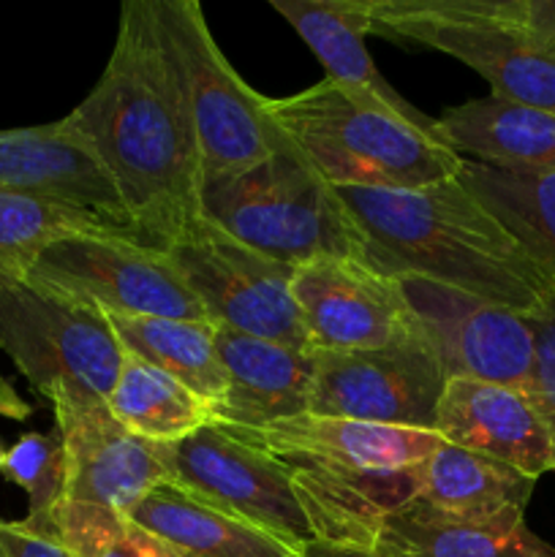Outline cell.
Segmentation results:
<instances>
[{
  "instance_id": "19",
  "label": "cell",
  "mask_w": 555,
  "mask_h": 557,
  "mask_svg": "<svg viewBox=\"0 0 555 557\" xmlns=\"http://www.w3.org/2000/svg\"><path fill=\"white\" fill-rule=\"evenodd\" d=\"M215 348L226 370V395L212 411L215 424L259 430L310 413L316 351L259 341L226 326H215Z\"/></svg>"
},
{
  "instance_id": "33",
  "label": "cell",
  "mask_w": 555,
  "mask_h": 557,
  "mask_svg": "<svg viewBox=\"0 0 555 557\" xmlns=\"http://www.w3.org/2000/svg\"><path fill=\"white\" fill-rule=\"evenodd\" d=\"M30 413H33L30 403L22 400V397L14 392V386L0 375V417L14 419V422H25Z\"/></svg>"
},
{
  "instance_id": "1",
  "label": "cell",
  "mask_w": 555,
  "mask_h": 557,
  "mask_svg": "<svg viewBox=\"0 0 555 557\" xmlns=\"http://www.w3.org/2000/svg\"><path fill=\"white\" fill-rule=\"evenodd\" d=\"M123 199L136 237L166 253L201 221V161L152 0H125L96 87L65 114Z\"/></svg>"
},
{
  "instance_id": "17",
  "label": "cell",
  "mask_w": 555,
  "mask_h": 557,
  "mask_svg": "<svg viewBox=\"0 0 555 557\" xmlns=\"http://www.w3.org/2000/svg\"><path fill=\"white\" fill-rule=\"evenodd\" d=\"M0 188L79 207L139 239L114 183L65 117L36 128L0 131Z\"/></svg>"
},
{
  "instance_id": "29",
  "label": "cell",
  "mask_w": 555,
  "mask_h": 557,
  "mask_svg": "<svg viewBox=\"0 0 555 557\" xmlns=\"http://www.w3.org/2000/svg\"><path fill=\"white\" fill-rule=\"evenodd\" d=\"M533 330V368L526 392L536 406L555 455V294L528 315Z\"/></svg>"
},
{
  "instance_id": "4",
  "label": "cell",
  "mask_w": 555,
  "mask_h": 557,
  "mask_svg": "<svg viewBox=\"0 0 555 557\" xmlns=\"http://www.w3.org/2000/svg\"><path fill=\"white\" fill-rule=\"evenodd\" d=\"M267 112L332 188H422L457 177L466 161L330 79L267 98Z\"/></svg>"
},
{
  "instance_id": "10",
  "label": "cell",
  "mask_w": 555,
  "mask_h": 557,
  "mask_svg": "<svg viewBox=\"0 0 555 557\" xmlns=\"http://www.w3.org/2000/svg\"><path fill=\"white\" fill-rule=\"evenodd\" d=\"M212 326L313 351L292 281L297 267L245 248L201 218L166 250Z\"/></svg>"
},
{
  "instance_id": "28",
  "label": "cell",
  "mask_w": 555,
  "mask_h": 557,
  "mask_svg": "<svg viewBox=\"0 0 555 557\" xmlns=\"http://www.w3.org/2000/svg\"><path fill=\"white\" fill-rule=\"evenodd\" d=\"M0 476L27 493L25 528L54 539V511L65 487V451L58 428L52 433H25L0 460Z\"/></svg>"
},
{
  "instance_id": "13",
  "label": "cell",
  "mask_w": 555,
  "mask_h": 557,
  "mask_svg": "<svg viewBox=\"0 0 555 557\" xmlns=\"http://www.w3.org/2000/svg\"><path fill=\"white\" fill-rule=\"evenodd\" d=\"M411 326L435 354L446 381L471 379L526 389L533 368L528 315L428 277H395Z\"/></svg>"
},
{
  "instance_id": "35",
  "label": "cell",
  "mask_w": 555,
  "mask_h": 557,
  "mask_svg": "<svg viewBox=\"0 0 555 557\" xmlns=\"http://www.w3.org/2000/svg\"><path fill=\"white\" fill-rule=\"evenodd\" d=\"M3 455H5V446L0 444V460H3Z\"/></svg>"
},
{
  "instance_id": "16",
  "label": "cell",
  "mask_w": 555,
  "mask_h": 557,
  "mask_svg": "<svg viewBox=\"0 0 555 557\" xmlns=\"http://www.w3.org/2000/svg\"><path fill=\"white\" fill-rule=\"evenodd\" d=\"M370 3L373 0H272L270 5L308 44L332 85L362 107L392 114L439 147L452 150L441 134L439 120L403 98L375 69L365 47V36L370 33Z\"/></svg>"
},
{
  "instance_id": "32",
  "label": "cell",
  "mask_w": 555,
  "mask_h": 557,
  "mask_svg": "<svg viewBox=\"0 0 555 557\" xmlns=\"http://www.w3.org/2000/svg\"><path fill=\"white\" fill-rule=\"evenodd\" d=\"M98 557H180L163 542L156 533L145 531L136 522H128V525L120 531V536L109 544Z\"/></svg>"
},
{
  "instance_id": "27",
  "label": "cell",
  "mask_w": 555,
  "mask_h": 557,
  "mask_svg": "<svg viewBox=\"0 0 555 557\" xmlns=\"http://www.w3.org/2000/svg\"><path fill=\"white\" fill-rule=\"evenodd\" d=\"M103 232L120 234L103 218L79 207L0 188V283L27 281L44 250L60 239Z\"/></svg>"
},
{
  "instance_id": "21",
  "label": "cell",
  "mask_w": 555,
  "mask_h": 557,
  "mask_svg": "<svg viewBox=\"0 0 555 557\" xmlns=\"http://www.w3.org/2000/svg\"><path fill=\"white\" fill-rule=\"evenodd\" d=\"M452 150L498 169L555 172V114L501 96L471 98L439 114Z\"/></svg>"
},
{
  "instance_id": "3",
  "label": "cell",
  "mask_w": 555,
  "mask_h": 557,
  "mask_svg": "<svg viewBox=\"0 0 555 557\" xmlns=\"http://www.w3.org/2000/svg\"><path fill=\"white\" fill-rule=\"evenodd\" d=\"M229 433L286 468L316 542L370 553L386 517L417 495L419 466L444 444L428 430L316 413Z\"/></svg>"
},
{
  "instance_id": "26",
  "label": "cell",
  "mask_w": 555,
  "mask_h": 557,
  "mask_svg": "<svg viewBox=\"0 0 555 557\" xmlns=\"http://www.w3.org/2000/svg\"><path fill=\"white\" fill-rule=\"evenodd\" d=\"M457 177L547 267L555 281V172L462 161Z\"/></svg>"
},
{
  "instance_id": "22",
  "label": "cell",
  "mask_w": 555,
  "mask_h": 557,
  "mask_svg": "<svg viewBox=\"0 0 555 557\" xmlns=\"http://www.w3.org/2000/svg\"><path fill=\"white\" fill-rule=\"evenodd\" d=\"M131 522L161 536L180 557H299L261 528L207 504L177 482L158 484L131 511Z\"/></svg>"
},
{
  "instance_id": "9",
  "label": "cell",
  "mask_w": 555,
  "mask_h": 557,
  "mask_svg": "<svg viewBox=\"0 0 555 557\" xmlns=\"http://www.w3.org/2000/svg\"><path fill=\"white\" fill-rule=\"evenodd\" d=\"M370 33L460 60L493 96L555 114V54L490 20L473 0H373Z\"/></svg>"
},
{
  "instance_id": "5",
  "label": "cell",
  "mask_w": 555,
  "mask_h": 557,
  "mask_svg": "<svg viewBox=\"0 0 555 557\" xmlns=\"http://www.w3.org/2000/svg\"><path fill=\"white\" fill-rule=\"evenodd\" d=\"M201 218L245 248L288 267L365 256L337 190L305 158L286 152L201 185Z\"/></svg>"
},
{
  "instance_id": "30",
  "label": "cell",
  "mask_w": 555,
  "mask_h": 557,
  "mask_svg": "<svg viewBox=\"0 0 555 557\" xmlns=\"http://www.w3.org/2000/svg\"><path fill=\"white\" fill-rule=\"evenodd\" d=\"M490 20L511 27L526 41L555 54V0H473Z\"/></svg>"
},
{
  "instance_id": "34",
  "label": "cell",
  "mask_w": 555,
  "mask_h": 557,
  "mask_svg": "<svg viewBox=\"0 0 555 557\" xmlns=\"http://www.w3.org/2000/svg\"><path fill=\"white\" fill-rule=\"evenodd\" d=\"M299 557H375L370 549H351V547H335V544L313 542L303 549Z\"/></svg>"
},
{
  "instance_id": "8",
  "label": "cell",
  "mask_w": 555,
  "mask_h": 557,
  "mask_svg": "<svg viewBox=\"0 0 555 557\" xmlns=\"http://www.w3.org/2000/svg\"><path fill=\"white\" fill-rule=\"evenodd\" d=\"M0 351L49 403H107L125 351L98 308L33 283H0Z\"/></svg>"
},
{
  "instance_id": "20",
  "label": "cell",
  "mask_w": 555,
  "mask_h": 557,
  "mask_svg": "<svg viewBox=\"0 0 555 557\" xmlns=\"http://www.w3.org/2000/svg\"><path fill=\"white\" fill-rule=\"evenodd\" d=\"M536 482L506 462L444 441L419 466L417 495L406 506L441 522L515 525L526 522Z\"/></svg>"
},
{
  "instance_id": "15",
  "label": "cell",
  "mask_w": 555,
  "mask_h": 557,
  "mask_svg": "<svg viewBox=\"0 0 555 557\" xmlns=\"http://www.w3.org/2000/svg\"><path fill=\"white\" fill-rule=\"evenodd\" d=\"M313 351H359L414 335L395 277L359 259H316L292 281Z\"/></svg>"
},
{
  "instance_id": "7",
  "label": "cell",
  "mask_w": 555,
  "mask_h": 557,
  "mask_svg": "<svg viewBox=\"0 0 555 557\" xmlns=\"http://www.w3.org/2000/svg\"><path fill=\"white\" fill-rule=\"evenodd\" d=\"M152 16L188 109L205 183L248 172L278 152L303 158L270 117L267 98L223 58L196 0H152Z\"/></svg>"
},
{
  "instance_id": "14",
  "label": "cell",
  "mask_w": 555,
  "mask_h": 557,
  "mask_svg": "<svg viewBox=\"0 0 555 557\" xmlns=\"http://www.w3.org/2000/svg\"><path fill=\"white\" fill-rule=\"evenodd\" d=\"M172 482L299 553L316 542L286 468L221 424L210 422L174 444Z\"/></svg>"
},
{
  "instance_id": "6",
  "label": "cell",
  "mask_w": 555,
  "mask_h": 557,
  "mask_svg": "<svg viewBox=\"0 0 555 557\" xmlns=\"http://www.w3.org/2000/svg\"><path fill=\"white\" fill-rule=\"evenodd\" d=\"M63 438L65 487L54 533L74 557H98L131 522V511L174 476V444L128 433L107 403H54Z\"/></svg>"
},
{
  "instance_id": "31",
  "label": "cell",
  "mask_w": 555,
  "mask_h": 557,
  "mask_svg": "<svg viewBox=\"0 0 555 557\" xmlns=\"http://www.w3.org/2000/svg\"><path fill=\"white\" fill-rule=\"evenodd\" d=\"M0 557H74L54 539L25 528V522L0 520Z\"/></svg>"
},
{
  "instance_id": "23",
  "label": "cell",
  "mask_w": 555,
  "mask_h": 557,
  "mask_svg": "<svg viewBox=\"0 0 555 557\" xmlns=\"http://www.w3.org/2000/svg\"><path fill=\"white\" fill-rule=\"evenodd\" d=\"M107 315V313H103ZM125 354L163 370L194 395L210 403L212 411L226 395V370L215 348L210 321L158 319V315H107Z\"/></svg>"
},
{
  "instance_id": "25",
  "label": "cell",
  "mask_w": 555,
  "mask_h": 557,
  "mask_svg": "<svg viewBox=\"0 0 555 557\" xmlns=\"http://www.w3.org/2000/svg\"><path fill=\"white\" fill-rule=\"evenodd\" d=\"M107 408L128 433L156 444H180L215 422L210 403L145 359L125 354Z\"/></svg>"
},
{
  "instance_id": "2",
  "label": "cell",
  "mask_w": 555,
  "mask_h": 557,
  "mask_svg": "<svg viewBox=\"0 0 555 557\" xmlns=\"http://www.w3.org/2000/svg\"><path fill=\"white\" fill-rule=\"evenodd\" d=\"M362 237V261L386 277L417 275L531 315L555 294L547 267L460 183L335 188Z\"/></svg>"
},
{
  "instance_id": "18",
  "label": "cell",
  "mask_w": 555,
  "mask_h": 557,
  "mask_svg": "<svg viewBox=\"0 0 555 557\" xmlns=\"http://www.w3.org/2000/svg\"><path fill=\"white\" fill-rule=\"evenodd\" d=\"M435 433L446 444L493 457L533 479L555 471L553 441L526 389L449 379L435 411Z\"/></svg>"
},
{
  "instance_id": "11",
  "label": "cell",
  "mask_w": 555,
  "mask_h": 557,
  "mask_svg": "<svg viewBox=\"0 0 555 557\" xmlns=\"http://www.w3.org/2000/svg\"><path fill=\"white\" fill-rule=\"evenodd\" d=\"M27 283L107 315L207 321L169 253L125 234H74L41 253Z\"/></svg>"
},
{
  "instance_id": "24",
  "label": "cell",
  "mask_w": 555,
  "mask_h": 557,
  "mask_svg": "<svg viewBox=\"0 0 555 557\" xmlns=\"http://www.w3.org/2000/svg\"><path fill=\"white\" fill-rule=\"evenodd\" d=\"M375 557H555L526 522L515 525H460L441 522L403 506L381 525Z\"/></svg>"
},
{
  "instance_id": "12",
  "label": "cell",
  "mask_w": 555,
  "mask_h": 557,
  "mask_svg": "<svg viewBox=\"0 0 555 557\" xmlns=\"http://www.w3.org/2000/svg\"><path fill=\"white\" fill-rule=\"evenodd\" d=\"M444 386V370L417 332L381 348L316 351L310 413L435 433Z\"/></svg>"
}]
</instances>
